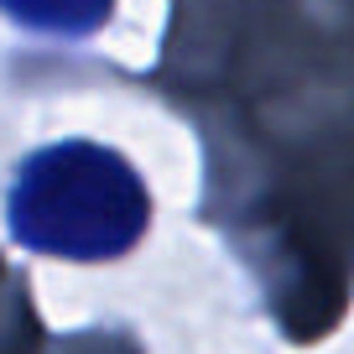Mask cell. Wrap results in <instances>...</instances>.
Here are the masks:
<instances>
[{"label":"cell","instance_id":"obj_1","mask_svg":"<svg viewBox=\"0 0 354 354\" xmlns=\"http://www.w3.org/2000/svg\"><path fill=\"white\" fill-rule=\"evenodd\" d=\"M11 234L57 261H110L146 234V183L120 151L94 141H57L21 162L6 198Z\"/></svg>","mask_w":354,"mask_h":354},{"label":"cell","instance_id":"obj_2","mask_svg":"<svg viewBox=\"0 0 354 354\" xmlns=\"http://www.w3.org/2000/svg\"><path fill=\"white\" fill-rule=\"evenodd\" d=\"M0 11L47 37H88L110 21L115 0H0Z\"/></svg>","mask_w":354,"mask_h":354}]
</instances>
